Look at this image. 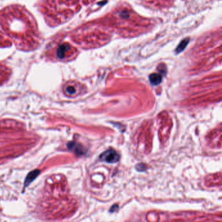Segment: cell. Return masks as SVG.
<instances>
[{"mask_svg":"<svg viewBox=\"0 0 222 222\" xmlns=\"http://www.w3.org/2000/svg\"><path fill=\"white\" fill-rule=\"evenodd\" d=\"M100 159L108 163H115L119 160V154L113 149H109L100 155Z\"/></svg>","mask_w":222,"mask_h":222,"instance_id":"cell-1","label":"cell"},{"mask_svg":"<svg viewBox=\"0 0 222 222\" xmlns=\"http://www.w3.org/2000/svg\"><path fill=\"white\" fill-rule=\"evenodd\" d=\"M118 209H119V205H117V204H115V205H113V206H111V208L110 209V212H114L117 211Z\"/></svg>","mask_w":222,"mask_h":222,"instance_id":"cell-7","label":"cell"},{"mask_svg":"<svg viewBox=\"0 0 222 222\" xmlns=\"http://www.w3.org/2000/svg\"><path fill=\"white\" fill-rule=\"evenodd\" d=\"M185 41H186V40H184V41L182 42L181 44H180V46H178V49H177V51H180L182 50L184 48V47H185L186 46V44H187V43H188V41H186V42H185Z\"/></svg>","mask_w":222,"mask_h":222,"instance_id":"cell-6","label":"cell"},{"mask_svg":"<svg viewBox=\"0 0 222 222\" xmlns=\"http://www.w3.org/2000/svg\"><path fill=\"white\" fill-rule=\"evenodd\" d=\"M40 173V172L39 170H35L30 172L27 174V176H26L24 181V187H27L28 186L39 176Z\"/></svg>","mask_w":222,"mask_h":222,"instance_id":"cell-2","label":"cell"},{"mask_svg":"<svg viewBox=\"0 0 222 222\" xmlns=\"http://www.w3.org/2000/svg\"><path fill=\"white\" fill-rule=\"evenodd\" d=\"M66 91L70 95H74L76 92V90L74 86H68L66 88Z\"/></svg>","mask_w":222,"mask_h":222,"instance_id":"cell-5","label":"cell"},{"mask_svg":"<svg viewBox=\"0 0 222 222\" xmlns=\"http://www.w3.org/2000/svg\"><path fill=\"white\" fill-rule=\"evenodd\" d=\"M69 46L67 44L61 45L59 47L57 50V56L59 59H63L65 57V53L68 51Z\"/></svg>","mask_w":222,"mask_h":222,"instance_id":"cell-4","label":"cell"},{"mask_svg":"<svg viewBox=\"0 0 222 222\" xmlns=\"http://www.w3.org/2000/svg\"><path fill=\"white\" fill-rule=\"evenodd\" d=\"M162 77L158 74H152L149 77L150 81L153 85H158L161 83Z\"/></svg>","mask_w":222,"mask_h":222,"instance_id":"cell-3","label":"cell"}]
</instances>
